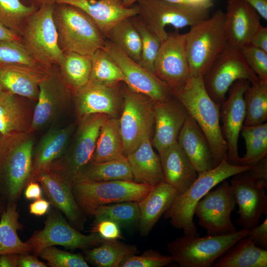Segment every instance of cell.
Instances as JSON below:
<instances>
[{
  "label": "cell",
  "mask_w": 267,
  "mask_h": 267,
  "mask_svg": "<svg viewBox=\"0 0 267 267\" xmlns=\"http://www.w3.org/2000/svg\"><path fill=\"white\" fill-rule=\"evenodd\" d=\"M171 90L202 131L210 145L214 167L218 166L226 159L228 150L220 124L221 105L208 93L203 77H190L184 85Z\"/></svg>",
  "instance_id": "cell-1"
},
{
  "label": "cell",
  "mask_w": 267,
  "mask_h": 267,
  "mask_svg": "<svg viewBox=\"0 0 267 267\" xmlns=\"http://www.w3.org/2000/svg\"><path fill=\"white\" fill-rule=\"evenodd\" d=\"M60 49L64 53L91 55L103 48L106 39L83 11L73 5L56 3L53 11Z\"/></svg>",
  "instance_id": "cell-2"
},
{
  "label": "cell",
  "mask_w": 267,
  "mask_h": 267,
  "mask_svg": "<svg viewBox=\"0 0 267 267\" xmlns=\"http://www.w3.org/2000/svg\"><path fill=\"white\" fill-rule=\"evenodd\" d=\"M252 167L253 166L250 165H232L225 159L212 169L198 173L197 178L189 188L177 196L164 214V218L169 219L171 224L175 228L182 229L183 234H198L193 221L197 203L208 191L223 180Z\"/></svg>",
  "instance_id": "cell-3"
},
{
  "label": "cell",
  "mask_w": 267,
  "mask_h": 267,
  "mask_svg": "<svg viewBox=\"0 0 267 267\" xmlns=\"http://www.w3.org/2000/svg\"><path fill=\"white\" fill-rule=\"evenodd\" d=\"M190 77H203L227 44L224 12L216 10L185 33Z\"/></svg>",
  "instance_id": "cell-4"
},
{
  "label": "cell",
  "mask_w": 267,
  "mask_h": 267,
  "mask_svg": "<svg viewBox=\"0 0 267 267\" xmlns=\"http://www.w3.org/2000/svg\"><path fill=\"white\" fill-rule=\"evenodd\" d=\"M249 230L243 228L222 235L183 234L167 245L173 262L180 267H210L216 260L241 238L247 236Z\"/></svg>",
  "instance_id": "cell-5"
},
{
  "label": "cell",
  "mask_w": 267,
  "mask_h": 267,
  "mask_svg": "<svg viewBox=\"0 0 267 267\" xmlns=\"http://www.w3.org/2000/svg\"><path fill=\"white\" fill-rule=\"evenodd\" d=\"M152 186L134 181L78 180L72 184L76 202L85 215L93 216L100 206L126 201L139 202Z\"/></svg>",
  "instance_id": "cell-6"
},
{
  "label": "cell",
  "mask_w": 267,
  "mask_h": 267,
  "mask_svg": "<svg viewBox=\"0 0 267 267\" xmlns=\"http://www.w3.org/2000/svg\"><path fill=\"white\" fill-rule=\"evenodd\" d=\"M54 4H43L30 16L21 34L28 53L42 66L50 69L58 65L63 55L59 48L53 18Z\"/></svg>",
  "instance_id": "cell-7"
},
{
  "label": "cell",
  "mask_w": 267,
  "mask_h": 267,
  "mask_svg": "<svg viewBox=\"0 0 267 267\" xmlns=\"http://www.w3.org/2000/svg\"><path fill=\"white\" fill-rule=\"evenodd\" d=\"M109 118L106 114H94L79 121L71 146L53 163L49 171L72 185L80 172L90 162L100 128Z\"/></svg>",
  "instance_id": "cell-8"
},
{
  "label": "cell",
  "mask_w": 267,
  "mask_h": 267,
  "mask_svg": "<svg viewBox=\"0 0 267 267\" xmlns=\"http://www.w3.org/2000/svg\"><path fill=\"white\" fill-rule=\"evenodd\" d=\"M31 134H20L5 137L0 156V180L11 201L19 198L29 181L34 149Z\"/></svg>",
  "instance_id": "cell-9"
},
{
  "label": "cell",
  "mask_w": 267,
  "mask_h": 267,
  "mask_svg": "<svg viewBox=\"0 0 267 267\" xmlns=\"http://www.w3.org/2000/svg\"><path fill=\"white\" fill-rule=\"evenodd\" d=\"M135 6L137 15L161 41L168 36L167 25L191 27L209 17L208 9L167 0H138Z\"/></svg>",
  "instance_id": "cell-10"
},
{
  "label": "cell",
  "mask_w": 267,
  "mask_h": 267,
  "mask_svg": "<svg viewBox=\"0 0 267 267\" xmlns=\"http://www.w3.org/2000/svg\"><path fill=\"white\" fill-rule=\"evenodd\" d=\"M205 88L211 98L221 105L230 87L236 81L250 84L259 79L245 61L241 49L228 44L203 77Z\"/></svg>",
  "instance_id": "cell-11"
},
{
  "label": "cell",
  "mask_w": 267,
  "mask_h": 267,
  "mask_svg": "<svg viewBox=\"0 0 267 267\" xmlns=\"http://www.w3.org/2000/svg\"><path fill=\"white\" fill-rule=\"evenodd\" d=\"M154 102L134 91L126 85L123 87V105L120 129L126 157L134 151L148 134L154 125Z\"/></svg>",
  "instance_id": "cell-12"
},
{
  "label": "cell",
  "mask_w": 267,
  "mask_h": 267,
  "mask_svg": "<svg viewBox=\"0 0 267 267\" xmlns=\"http://www.w3.org/2000/svg\"><path fill=\"white\" fill-rule=\"evenodd\" d=\"M236 204L230 183L224 180L197 203L194 214L198 218L199 225L207 231V235L231 234L237 231L230 220Z\"/></svg>",
  "instance_id": "cell-13"
},
{
  "label": "cell",
  "mask_w": 267,
  "mask_h": 267,
  "mask_svg": "<svg viewBox=\"0 0 267 267\" xmlns=\"http://www.w3.org/2000/svg\"><path fill=\"white\" fill-rule=\"evenodd\" d=\"M97 233L84 235L68 223L56 211L48 212L42 230L33 233L26 242L35 255L39 256L45 248L60 245L71 249H87L105 241Z\"/></svg>",
  "instance_id": "cell-14"
},
{
  "label": "cell",
  "mask_w": 267,
  "mask_h": 267,
  "mask_svg": "<svg viewBox=\"0 0 267 267\" xmlns=\"http://www.w3.org/2000/svg\"><path fill=\"white\" fill-rule=\"evenodd\" d=\"M103 48L120 68L125 78L124 83L130 89L147 96L154 102L164 101L174 96L165 82L108 40Z\"/></svg>",
  "instance_id": "cell-15"
},
{
  "label": "cell",
  "mask_w": 267,
  "mask_h": 267,
  "mask_svg": "<svg viewBox=\"0 0 267 267\" xmlns=\"http://www.w3.org/2000/svg\"><path fill=\"white\" fill-rule=\"evenodd\" d=\"M249 170L232 176L230 185L239 207L235 222L249 230L258 225L262 215H267V186L256 180Z\"/></svg>",
  "instance_id": "cell-16"
},
{
  "label": "cell",
  "mask_w": 267,
  "mask_h": 267,
  "mask_svg": "<svg viewBox=\"0 0 267 267\" xmlns=\"http://www.w3.org/2000/svg\"><path fill=\"white\" fill-rule=\"evenodd\" d=\"M185 33H168L161 43L154 65V74L171 90L184 85L190 77L185 46Z\"/></svg>",
  "instance_id": "cell-17"
},
{
  "label": "cell",
  "mask_w": 267,
  "mask_h": 267,
  "mask_svg": "<svg viewBox=\"0 0 267 267\" xmlns=\"http://www.w3.org/2000/svg\"><path fill=\"white\" fill-rule=\"evenodd\" d=\"M72 94L63 82L58 65H53L39 85V93L33 110L32 133L46 126L66 110Z\"/></svg>",
  "instance_id": "cell-18"
},
{
  "label": "cell",
  "mask_w": 267,
  "mask_h": 267,
  "mask_svg": "<svg viewBox=\"0 0 267 267\" xmlns=\"http://www.w3.org/2000/svg\"><path fill=\"white\" fill-rule=\"evenodd\" d=\"M121 83L105 84L89 81L72 95L78 121L94 114L118 117L123 105Z\"/></svg>",
  "instance_id": "cell-19"
},
{
  "label": "cell",
  "mask_w": 267,
  "mask_h": 267,
  "mask_svg": "<svg viewBox=\"0 0 267 267\" xmlns=\"http://www.w3.org/2000/svg\"><path fill=\"white\" fill-rule=\"evenodd\" d=\"M250 85L246 80L235 81L229 88L228 97L220 107V118L222 122L221 129L228 145L226 159L234 165H241L238 153V139L246 115L243 95Z\"/></svg>",
  "instance_id": "cell-20"
},
{
  "label": "cell",
  "mask_w": 267,
  "mask_h": 267,
  "mask_svg": "<svg viewBox=\"0 0 267 267\" xmlns=\"http://www.w3.org/2000/svg\"><path fill=\"white\" fill-rule=\"evenodd\" d=\"M188 115L184 105L175 96L164 101L154 102L155 132L151 142L158 152L177 141Z\"/></svg>",
  "instance_id": "cell-21"
},
{
  "label": "cell",
  "mask_w": 267,
  "mask_h": 267,
  "mask_svg": "<svg viewBox=\"0 0 267 267\" xmlns=\"http://www.w3.org/2000/svg\"><path fill=\"white\" fill-rule=\"evenodd\" d=\"M51 69L18 64L0 66V90L37 101L39 85Z\"/></svg>",
  "instance_id": "cell-22"
},
{
  "label": "cell",
  "mask_w": 267,
  "mask_h": 267,
  "mask_svg": "<svg viewBox=\"0 0 267 267\" xmlns=\"http://www.w3.org/2000/svg\"><path fill=\"white\" fill-rule=\"evenodd\" d=\"M225 30L228 44L241 48L250 43L261 24L257 11L243 0H227Z\"/></svg>",
  "instance_id": "cell-23"
},
{
  "label": "cell",
  "mask_w": 267,
  "mask_h": 267,
  "mask_svg": "<svg viewBox=\"0 0 267 267\" xmlns=\"http://www.w3.org/2000/svg\"><path fill=\"white\" fill-rule=\"evenodd\" d=\"M50 204L66 216L71 225L78 230H83L85 216L74 198L72 185L50 171L41 173L37 180Z\"/></svg>",
  "instance_id": "cell-24"
},
{
  "label": "cell",
  "mask_w": 267,
  "mask_h": 267,
  "mask_svg": "<svg viewBox=\"0 0 267 267\" xmlns=\"http://www.w3.org/2000/svg\"><path fill=\"white\" fill-rule=\"evenodd\" d=\"M75 128L74 124H70L52 129L43 135L33 149L29 182L37 181L39 175L48 171L53 163L65 153Z\"/></svg>",
  "instance_id": "cell-25"
},
{
  "label": "cell",
  "mask_w": 267,
  "mask_h": 267,
  "mask_svg": "<svg viewBox=\"0 0 267 267\" xmlns=\"http://www.w3.org/2000/svg\"><path fill=\"white\" fill-rule=\"evenodd\" d=\"M56 3L70 4L83 11L105 38L116 24L138 14L136 6H126L121 0H58Z\"/></svg>",
  "instance_id": "cell-26"
},
{
  "label": "cell",
  "mask_w": 267,
  "mask_h": 267,
  "mask_svg": "<svg viewBox=\"0 0 267 267\" xmlns=\"http://www.w3.org/2000/svg\"><path fill=\"white\" fill-rule=\"evenodd\" d=\"M165 182L181 195L194 182L198 173L186 155L176 142L158 152Z\"/></svg>",
  "instance_id": "cell-27"
},
{
  "label": "cell",
  "mask_w": 267,
  "mask_h": 267,
  "mask_svg": "<svg viewBox=\"0 0 267 267\" xmlns=\"http://www.w3.org/2000/svg\"><path fill=\"white\" fill-rule=\"evenodd\" d=\"M28 100L0 90V133L4 137L32 133L33 111Z\"/></svg>",
  "instance_id": "cell-28"
},
{
  "label": "cell",
  "mask_w": 267,
  "mask_h": 267,
  "mask_svg": "<svg viewBox=\"0 0 267 267\" xmlns=\"http://www.w3.org/2000/svg\"><path fill=\"white\" fill-rule=\"evenodd\" d=\"M177 142L198 174L215 167L208 141L198 125L189 115L181 129Z\"/></svg>",
  "instance_id": "cell-29"
},
{
  "label": "cell",
  "mask_w": 267,
  "mask_h": 267,
  "mask_svg": "<svg viewBox=\"0 0 267 267\" xmlns=\"http://www.w3.org/2000/svg\"><path fill=\"white\" fill-rule=\"evenodd\" d=\"M178 195L175 188L164 181L153 187L147 195L138 202L139 210L138 226L141 236L149 234Z\"/></svg>",
  "instance_id": "cell-30"
},
{
  "label": "cell",
  "mask_w": 267,
  "mask_h": 267,
  "mask_svg": "<svg viewBox=\"0 0 267 267\" xmlns=\"http://www.w3.org/2000/svg\"><path fill=\"white\" fill-rule=\"evenodd\" d=\"M147 135L139 146L126 156L134 182L155 186L165 181L159 154L153 150Z\"/></svg>",
  "instance_id": "cell-31"
},
{
  "label": "cell",
  "mask_w": 267,
  "mask_h": 267,
  "mask_svg": "<svg viewBox=\"0 0 267 267\" xmlns=\"http://www.w3.org/2000/svg\"><path fill=\"white\" fill-rule=\"evenodd\" d=\"M214 267H267V250L257 246L247 236L239 239L218 258Z\"/></svg>",
  "instance_id": "cell-32"
},
{
  "label": "cell",
  "mask_w": 267,
  "mask_h": 267,
  "mask_svg": "<svg viewBox=\"0 0 267 267\" xmlns=\"http://www.w3.org/2000/svg\"><path fill=\"white\" fill-rule=\"evenodd\" d=\"M126 157L118 117H110L102 125L90 162L108 161Z\"/></svg>",
  "instance_id": "cell-33"
},
{
  "label": "cell",
  "mask_w": 267,
  "mask_h": 267,
  "mask_svg": "<svg viewBox=\"0 0 267 267\" xmlns=\"http://www.w3.org/2000/svg\"><path fill=\"white\" fill-rule=\"evenodd\" d=\"M58 66L63 82L73 95L89 80L91 55L73 52L64 53Z\"/></svg>",
  "instance_id": "cell-34"
},
{
  "label": "cell",
  "mask_w": 267,
  "mask_h": 267,
  "mask_svg": "<svg viewBox=\"0 0 267 267\" xmlns=\"http://www.w3.org/2000/svg\"><path fill=\"white\" fill-rule=\"evenodd\" d=\"M83 180L98 182L116 180L134 181L126 157L108 161L90 162L78 175L74 182Z\"/></svg>",
  "instance_id": "cell-35"
},
{
  "label": "cell",
  "mask_w": 267,
  "mask_h": 267,
  "mask_svg": "<svg viewBox=\"0 0 267 267\" xmlns=\"http://www.w3.org/2000/svg\"><path fill=\"white\" fill-rule=\"evenodd\" d=\"M139 252L137 247L116 240H105L85 252L86 261L97 267H120L129 257Z\"/></svg>",
  "instance_id": "cell-36"
},
{
  "label": "cell",
  "mask_w": 267,
  "mask_h": 267,
  "mask_svg": "<svg viewBox=\"0 0 267 267\" xmlns=\"http://www.w3.org/2000/svg\"><path fill=\"white\" fill-rule=\"evenodd\" d=\"M16 206L12 203L3 213L0 221V255L4 254H28L31 246L19 238L17 230L20 227Z\"/></svg>",
  "instance_id": "cell-37"
},
{
  "label": "cell",
  "mask_w": 267,
  "mask_h": 267,
  "mask_svg": "<svg viewBox=\"0 0 267 267\" xmlns=\"http://www.w3.org/2000/svg\"><path fill=\"white\" fill-rule=\"evenodd\" d=\"M106 38L130 58L139 62L141 41L132 17L125 18L114 26L108 32Z\"/></svg>",
  "instance_id": "cell-38"
},
{
  "label": "cell",
  "mask_w": 267,
  "mask_h": 267,
  "mask_svg": "<svg viewBox=\"0 0 267 267\" xmlns=\"http://www.w3.org/2000/svg\"><path fill=\"white\" fill-rule=\"evenodd\" d=\"M246 115L245 126L260 125L267 120V81L250 84L243 95Z\"/></svg>",
  "instance_id": "cell-39"
},
{
  "label": "cell",
  "mask_w": 267,
  "mask_h": 267,
  "mask_svg": "<svg viewBox=\"0 0 267 267\" xmlns=\"http://www.w3.org/2000/svg\"><path fill=\"white\" fill-rule=\"evenodd\" d=\"M241 133L245 140L246 153L240 158V164L253 166L267 156V123L243 125Z\"/></svg>",
  "instance_id": "cell-40"
},
{
  "label": "cell",
  "mask_w": 267,
  "mask_h": 267,
  "mask_svg": "<svg viewBox=\"0 0 267 267\" xmlns=\"http://www.w3.org/2000/svg\"><path fill=\"white\" fill-rule=\"evenodd\" d=\"M93 216L94 222L108 220L120 227L130 228L138 225L139 210L138 202L126 201L99 207Z\"/></svg>",
  "instance_id": "cell-41"
},
{
  "label": "cell",
  "mask_w": 267,
  "mask_h": 267,
  "mask_svg": "<svg viewBox=\"0 0 267 267\" xmlns=\"http://www.w3.org/2000/svg\"><path fill=\"white\" fill-rule=\"evenodd\" d=\"M38 7L21 0H0V22L21 36L28 19Z\"/></svg>",
  "instance_id": "cell-42"
},
{
  "label": "cell",
  "mask_w": 267,
  "mask_h": 267,
  "mask_svg": "<svg viewBox=\"0 0 267 267\" xmlns=\"http://www.w3.org/2000/svg\"><path fill=\"white\" fill-rule=\"evenodd\" d=\"M92 68L89 81L105 84L124 83V76L117 64L104 48L91 55Z\"/></svg>",
  "instance_id": "cell-43"
},
{
  "label": "cell",
  "mask_w": 267,
  "mask_h": 267,
  "mask_svg": "<svg viewBox=\"0 0 267 267\" xmlns=\"http://www.w3.org/2000/svg\"><path fill=\"white\" fill-rule=\"evenodd\" d=\"M132 19L141 41V55L138 63L154 73V62L162 41L138 15Z\"/></svg>",
  "instance_id": "cell-44"
},
{
  "label": "cell",
  "mask_w": 267,
  "mask_h": 267,
  "mask_svg": "<svg viewBox=\"0 0 267 267\" xmlns=\"http://www.w3.org/2000/svg\"><path fill=\"white\" fill-rule=\"evenodd\" d=\"M12 64L44 68L28 53L21 41H0V66Z\"/></svg>",
  "instance_id": "cell-45"
},
{
  "label": "cell",
  "mask_w": 267,
  "mask_h": 267,
  "mask_svg": "<svg viewBox=\"0 0 267 267\" xmlns=\"http://www.w3.org/2000/svg\"><path fill=\"white\" fill-rule=\"evenodd\" d=\"M52 267H89L85 258L80 254H74L56 248L53 246L44 249L39 255Z\"/></svg>",
  "instance_id": "cell-46"
},
{
  "label": "cell",
  "mask_w": 267,
  "mask_h": 267,
  "mask_svg": "<svg viewBox=\"0 0 267 267\" xmlns=\"http://www.w3.org/2000/svg\"><path fill=\"white\" fill-rule=\"evenodd\" d=\"M174 263L171 255L148 249L140 255H134L125 260L120 267H163Z\"/></svg>",
  "instance_id": "cell-47"
},
{
  "label": "cell",
  "mask_w": 267,
  "mask_h": 267,
  "mask_svg": "<svg viewBox=\"0 0 267 267\" xmlns=\"http://www.w3.org/2000/svg\"><path fill=\"white\" fill-rule=\"evenodd\" d=\"M240 49L248 66L259 79L267 81V52L250 44Z\"/></svg>",
  "instance_id": "cell-48"
},
{
  "label": "cell",
  "mask_w": 267,
  "mask_h": 267,
  "mask_svg": "<svg viewBox=\"0 0 267 267\" xmlns=\"http://www.w3.org/2000/svg\"><path fill=\"white\" fill-rule=\"evenodd\" d=\"M91 232L97 233L104 240H118L123 238L119 225L108 220L94 222Z\"/></svg>",
  "instance_id": "cell-49"
},
{
  "label": "cell",
  "mask_w": 267,
  "mask_h": 267,
  "mask_svg": "<svg viewBox=\"0 0 267 267\" xmlns=\"http://www.w3.org/2000/svg\"><path fill=\"white\" fill-rule=\"evenodd\" d=\"M258 247L267 249V219L266 218L260 225L249 230L247 235Z\"/></svg>",
  "instance_id": "cell-50"
},
{
  "label": "cell",
  "mask_w": 267,
  "mask_h": 267,
  "mask_svg": "<svg viewBox=\"0 0 267 267\" xmlns=\"http://www.w3.org/2000/svg\"><path fill=\"white\" fill-rule=\"evenodd\" d=\"M249 171L256 180L267 186V156L253 165Z\"/></svg>",
  "instance_id": "cell-51"
},
{
  "label": "cell",
  "mask_w": 267,
  "mask_h": 267,
  "mask_svg": "<svg viewBox=\"0 0 267 267\" xmlns=\"http://www.w3.org/2000/svg\"><path fill=\"white\" fill-rule=\"evenodd\" d=\"M250 44L259 48L267 52V28L259 25L254 33L251 41Z\"/></svg>",
  "instance_id": "cell-52"
},
{
  "label": "cell",
  "mask_w": 267,
  "mask_h": 267,
  "mask_svg": "<svg viewBox=\"0 0 267 267\" xmlns=\"http://www.w3.org/2000/svg\"><path fill=\"white\" fill-rule=\"evenodd\" d=\"M43 262L36 257L28 254H18L17 267H46Z\"/></svg>",
  "instance_id": "cell-53"
},
{
  "label": "cell",
  "mask_w": 267,
  "mask_h": 267,
  "mask_svg": "<svg viewBox=\"0 0 267 267\" xmlns=\"http://www.w3.org/2000/svg\"><path fill=\"white\" fill-rule=\"evenodd\" d=\"M50 205L49 201L42 198L35 200L29 206L30 212L36 216H43L48 211Z\"/></svg>",
  "instance_id": "cell-54"
},
{
  "label": "cell",
  "mask_w": 267,
  "mask_h": 267,
  "mask_svg": "<svg viewBox=\"0 0 267 267\" xmlns=\"http://www.w3.org/2000/svg\"><path fill=\"white\" fill-rule=\"evenodd\" d=\"M43 189L38 181H30L27 183L24 191L25 197L28 200H37L42 197Z\"/></svg>",
  "instance_id": "cell-55"
},
{
  "label": "cell",
  "mask_w": 267,
  "mask_h": 267,
  "mask_svg": "<svg viewBox=\"0 0 267 267\" xmlns=\"http://www.w3.org/2000/svg\"><path fill=\"white\" fill-rule=\"evenodd\" d=\"M253 7L261 18L267 20V0H243Z\"/></svg>",
  "instance_id": "cell-56"
},
{
  "label": "cell",
  "mask_w": 267,
  "mask_h": 267,
  "mask_svg": "<svg viewBox=\"0 0 267 267\" xmlns=\"http://www.w3.org/2000/svg\"><path fill=\"white\" fill-rule=\"evenodd\" d=\"M0 41H21V37L0 22Z\"/></svg>",
  "instance_id": "cell-57"
},
{
  "label": "cell",
  "mask_w": 267,
  "mask_h": 267,
  "mask_svg": "<svg viewBox=\"0 0 267 267\" xmlns=\"http://www.w3.org/2000/svg\"><path fill=\"white\" fill-rule=\"evenodd\" d=\"M172 2L209 9L213 5L212 0H167Z\"/></svg>",
  "instance_id": "cell-58"
},
{
  "label": "cell",
  "mask_w": 267,
  "mask_h": 267,
  "mask_svg": "<svg viewBox=\"0 0 267 267\" xmlns=\"http://www.w3.org/2000/svg\"><path fill=\"white\" fill-rule=\"evenodd\" d=\"M18 254H4L0 255V267H17Z\"/></svg>",
  "instance_id": "cell-59"
},
{
  "label": "cell",
  "mask_w": 267,
  "mask_h": 267,
  "mask_svg": "<svg viewBox=\"0 0 267 267\" xmlns=\"http://www.w3.org/2000/svg\"><path fill=\"white\" fill-rule=\"evenodd\" d=\"M31 2V4H33L39 7L43 4H54L58 0H28Z\"/></svg>",
  "instance_id": "cell-60"
},
{
  "label": "cell",
  "mask_w": 267,
  "mask_h": 267,
  "mask_svg": "<svg viewBox=\"0 0 267 267\" xmlns=\"http://www.w3.org/2000/svg\"><path fill=\"white\" fill-rule=\"evenodd\" d=\"M5 140V137L0 133V156L3 149Z\"/></svg>",
  "instance_id": "cell-61"
},
{
  "label": "cell",
  "mask_w": 267,
  "mask_h": 267,
  "mask_svg": "<svg viewBox=\"0 0 267 267\" xmlns=\"http://www.w3.org/2000/svg\"><path fill=\"white\" fill-rule=\"evenodd\" d=\"M123 4L126 6H129L133 4L135 2H137L138 0H121Z\"/></svg>",
  "instance_id": "cell-62"
}]
</instances>
